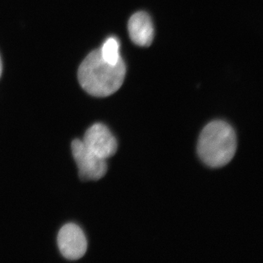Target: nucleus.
<instances>
[{
	"mask_svg": "<svg viewBox=\"0 0 263 263\" xmlns=\"http://www.w3.org/2000/svg\"><path fill=\"white\" fill-rule=\"evenodd\" d=\"M82 142L93 153L105 160L115 155L118 148L115 137L108 127L101 123L91 126L85 133Z\"/></svg>",
	"mask_w": 263,
	"mask_h": 263,
	"instance_id": "39448f33",
	"label": "nucleus"
},
{
	"mask_svg": "<svg viewBox=\"0 0 263 263\" xmlns=\"http://www.w3.org/2000/svg\"><path fill=\"white\" fill-rule=\"evenodd\" d=\"M128 32L132 41L137 46H149L155 34L149 15L144 12H138L132 15L128 23Z\"/></svg>",
	"mask_w": 263,
	"mask_h": 263,
	"instance_id": "423d86ee",
	"label": "nucleus"
},
{
	"mask_svg": "<svg viewBox=\"0 0 263 263\" xmlns=\"http://www.w3.org/2000/svg\"><path fill=\"white\" fill-rule=\"evenodd\" d=\"M2 70H3V66H2L1 58H0V76H1Z\"/></svg>",
	"mask_w": 263,
	"mask_h": 263,
	"instance_id": "6e6552de",
	"label": "nucleus"
},
{
	"mask_svg": "<svg viewBox=\"0 0 263 263\" xmlns=\"http://www.w3.org/2000/svg\"><path fill=\"white\" fill-rule=\"evenodd\" d=\"M237 148L236 135L233 128L224 121L208 124L200 133L197 152L200 160L212 167L229 163Z\"/></svg>",
	"mask_w": 263,
	"mask_h": 263,
	"instance_id": "f03ea898",
	"label": "nucleus"
},
{
	"mask_svg": "<svg viewBox=\"0 0 263 263\" xmlns=\"http://www.w3.org/2000/svg\"><path fill=\"white\" fill-rule=\"evenodd\" d=\"M119 49V41L116 37H110L105 41L103 46L100 48V51L105 62L111 65H116L122 59Z\"/></svg>",
	"mask_w": 263,
	"mask_h": 263,
	"instance_id": "0eeeda50",
	"label": "nucleus"
},
{
	"mask_svg": "<svg viewBox=\"0 0 263 263\" xmlns=\"http://www.w3.org/2000/svg\"><path fill=\"white\" fill-rule=\"evenodd\" d=\"M71 148L81 180L98 181L106 174L108 170L106 160L93 153L81 140H74Z\"/></svg>",
	"mask_w": 263,
	"mask_h": 263,
	"instance_id": "7ed1b4c3",
	"label": "nucleus"
},
{
	"mask_svg": "<svg viewBox=\"0 0 263 263\" xmlns=\"http://www.w3.org/2000/svg\"><path fill=\"white\" fill-rule=\"evenodd\" d=\"M57 243L62 255L70 260L81 258L87 250V240L84 231L73 223L62 227L57 236Z\"/></svg>",
	"mask_w": 263,
	"mask_h": 263,
	"instance_id": "20e7f679",
	"label": "nucleus"
},
{
	"mask_svg": "<svg viewBox=\"0 0 263 263\" xmlns=\"http://www.w3.org/2000/svg\"><path fill=\"white\" fill-rule=\"evenodd\" d=\"M126 75L123 60L116 65L105 62L100 48L91 51L79 67V81L83 89L92 96L105 98L122 86Z\"/></svg>",
	"mask_w": 263,
	"mask_h": 263,
	"instance_id": "f257e3e1",
	"label": "nucleus"
}]
</instances>
